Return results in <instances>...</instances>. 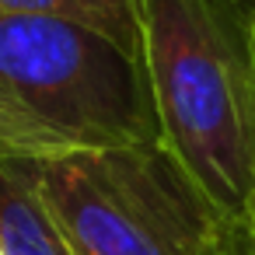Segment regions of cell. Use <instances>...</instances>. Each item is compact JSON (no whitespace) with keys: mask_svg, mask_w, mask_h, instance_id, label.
Segmentation results:
<instances>
[{"mask_svg":"<svg viewBox=\"0 0 255 255\" xmlns=\"http://www.w3.org/2000/svg\"><path fill=\"white\" fill-rule=\"evenodd\" d=\"M0 255H4V252H0Z\"/></svg>","mask_w":255,"mask_h":255,"instance_id":"obj_9","label":"cell"},{"mask_svg":"<svg viewBox=\"0 0 255 255\" xmlns=\"http://www.w3.org/2000/svg\"><path fill=\"white\" fill-rule=\"evenodd\" d=\"M238 4L245 7V14H248V21H252V28H255V0H238Z\"/></svg>","mask_w":255,"mask_h":255,"instance_id":"obj_7","label":"cell"},{"mask_svg":"<svg viewBox=\"0 0 255 255\" xmlns=\"http://www.w3.org/2000/svg\"><path fill=\"white\" fill-rule=\"evenodd\" d=\"M0 252L4 255H74L39 199L35 161L0 157Z\"/></svg>","mask_w":255,"mask_h":255,"instance_id":"obj_4","label":"cell"},{"mask_svg":"<svg viewBox=\"0 0 255 255\" xmlns=\"http://www.w3.org/2000/svg\"><path fill=\"white\" fill-rule=\"evenodd\" d=\"M157 143L136 49L67 18H0V157Z\"/></svg>","mask_w":255,"mask_h":255,"instance_id":"obj_2","label":"cell"},{"mask_svg":"<svg viewBox=\"0 0 255 255\" xmlns=\"http://www.w3.org/2000/svg\"><path fill=\"white\" fill-rule=\"evenodd\" d=\"M4 14H32V18H67L91 25L116 42L136 49V25L129 0H0V18Z\"/></svg>","mask_w":255,"mask_h":255,"instance_id":"obj_5","label":"cell"},{"mask_svg":"<svg viewBox=\"0 0 255 255\" xmlns=\"http://www.w3.org/2000/svg\"><path fill=\"white\" fill-rule=\"evenodd\" d=\"M248 220H255V203H252V210H248Z\"/></svg>","mask_w":255,"mask_h":255,"instance_id":"obj_8","label":"cell"},{"mask_svg":"<svg viewBox=\"0 0 255 255\" xmlns=\"http://www.w3.org/2000/svg\"><path fill=\"white\" fill-rule=\"evenodd\" d=\"M157 143L220 217L255 203V28L238 0H129Z\"/></svg>","mask_w":255,"mask_h":255,"instance_id":"obj_1","label":"cell"},{"mask_svg":"<svg viewBox=\"0 0 255 255\" xmlns=\"http://www.w3.org/2000/svg\"><path fill=\"white\" fill-rule=\"evenodd\" d=\"M35 185L74 255H199L220 220L161 143L35 161Z\"/></svg>","mask_w":255,"mask_h":255,"instance_id":"obj_3","label":"cell"},{"mask_svg":"<svg viewBox=\"0 0 255 255\" xmlns=\"http://www.w3.org/2000/svg\"><path fill=\"white\" fill-rule=\"evenodd\" d=\"M199 255H255V220L220 217Z\"/></svg>","mask_w":255,"mask_h":255,"instance_id":"obj_6","label":"cell"}]
</instances>
